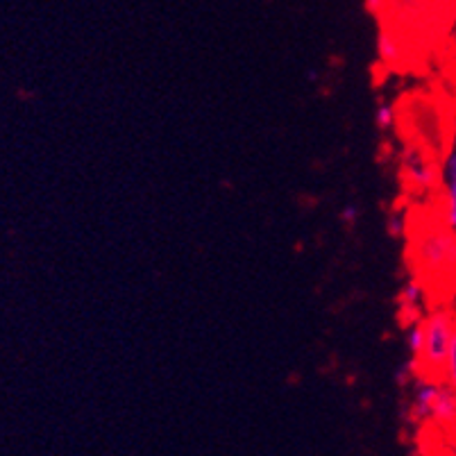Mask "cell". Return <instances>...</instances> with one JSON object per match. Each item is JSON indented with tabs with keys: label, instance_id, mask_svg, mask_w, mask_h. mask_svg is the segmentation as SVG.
I'll return each instance as SVG.
<instances>
[{
	"label": "cell",
	"instance_id": "2",
	"mask_svg": "<svg viewBox=\"0 0 456 456\" xmlns=\"http://www.w3.org/2000/svg\"><path fill=\"white\" fill-rule=\"evenodd\" d=\"M418 256L431 273H443L456 266V239L447 230L427 232L418 241Z\"/></svg>",
	"mask_w": 456,
	"mask_h": 456
},
{
	"label": "cell",
	"instance_id": "13",
	"mask_svg": "<svg viewBox=\"0 0 456 456\" xmlns=\"http://www.w3.org/2000/svg\"><path fill=\"white\" fill-rule=\"evenodd\" d=\"M356 218H359V209H356L354 205H347L346 209L341 211V221L346 223V225H354Z\"/></svg>",
	"mask_w": 456,
	"mask_h": 456
},
{
	"label": "cell",
	"instance_id": "5",
	"mask_svg": "<svg viewBox=\"0 0 456 456\" xmlns=\"http://www.w3.org/2000/svg\"><path fill=\"white\" fill-rule=\"evenodd\" d=\"M431 420L445 427L456 422V391L450 384H441V388H438L436 400L431 406Z\"/></svg>",
	"mask_w": 456,
	"mask_h": 456
},
{
	"label": "cell",
	"instance_id": "8",
	"mask_svg": "<svg viewBox=\"0 0 456 456\" xmlns=\"http://www.w3.org/2000/svg\"><path fill=\"white\" fill-rule=\"evenodd\" d=\"M406 347L413 356H422V350H425V322H413L406 330Z\"/></svg>",
	"mask_w": 456,
	"mask_h": 456
},
{
	"label": "cell",
	"instance_id": "3",
	"mask_svg": "<svg viewBox=\"0 0 456 456\" xmlns=\"http://www.w3.org/2000/svg\"><path fill=\"white\" fill-rule=\"evenodd\" d=\"M441 388V384L434 379H418L413 384L411 393V418L413 420L427 422L431 420V406L436 400V393Z\"/></svg>",
	"mask_w": 456,
	"mask_h": 456
},
{
	"label": "cell",
	"instance_id": "9",
	"mask_svg": "<svg viewBox=\"0 0 456 456\" xmlns=\"http://www.w3.org/2000/svg\"><path fill=\"white\" fill-rule=\"evenodd\" d=\"M377 45H379V57L381 60L387 61H397L400 60V45H397V41L393 39L391 35H379V41H377Z\"/></svg>",
	"mask_w": 456,
	"mask_h": 456
},
{
	"label": "cell",
	"instance_id": "1",
	"mask_svg": "<svg viewBox=\"0 0 456 456\" xmlns=\"http://www.w3.org/2000/svg\"><path fill=\"white\" fill-rule=\"evenodd\" d=\"M454 321L450 314H434L425 321V350H422V362L431 370H441L447 363V354H450L452 338H454Z\"/></svg>",
	"mask_w": 456,
	"mask_h": 456
},
{
	"label": "cell",
	"instance_id": "7",
	"mask_svg": "<svg viewBox=\"0 0 456 456\" xmlns=\"http://www.w3.org/2000/svg\"><path fill=\"white\" fill-rule=\"evenodd\" d=\"M422 300H425V289H422L420 281L411 280V281H406V284L402 286V291H400V305L404 306L406 311L418 309V306L422 305Z\"/></svg>",
	"mask_w": 456,
	"mask_h": 456
},
{
	"label": "cell",
	"instance_id": "12",
	"mask_svg": "<svg viewBox=\"0 0 456 456\" xmlns=\"http://www.w3.org/2000/svg\"><path fill=\"white\" fill-rule=\"evenodd\" d=\"M404 227H406V223L400 214H393L391 218H388V234L400 236L402 232H404Z\"/></svg>",
	"mask_w": 456,
	"mask_h": 456
},
{
	"label": "cell",
	"instance_id": "11",
	"mask_svg": "<svg viewBox=\"0 0 456 456\" xmlns=\"http://www.w3.org/2000/svg\"><path fill=\"white\" fill-rule=\"evenodd\" d=\"M445 377H447V384H450V387L456 391V330H454V338H452L450 354H447Z\"/></svg>",
	"mask_w": 456,
	"mask_h": 456
},
{
	"label": "cell",
	"instance_id": "6",
	"mask_svg": "<svg viewBox=\"0 0 456 456\" xmlns=\"http://www.w3.org/2000/svg\"><path fill=\"white\" fill-rule=\"evenodd\" d=\"M404 171L409 182H411L416 189H431V186L436 184V173H434L429 161L422 159L420 155H411V152H409V157H406L404 161Z\"/></svg>",
	"mask_w": 456,
	"mask_h": 456
},
{
	"label": "cell",
	"instance_id": "4",
	"mask_svg": "<svg viewBox=\"0 0 456 456\" xmlns=\"http://www.w3.org/2000/svg\"><path fill=\"white\" fill-rule=\"evenodd\" d=\"M443 191H445V223L456 232V148H452L443 164Z\"/></svg>",
	"mask_w": 456,
	"mask_h": 456
},
{
	"label": "cell",
	"instance_id": "10",
	"mask_svg": "<svg viewBox=\"0 0 456 456\" xmlns=\"http://www.w3.org/2000/svg\"><path fill=\"white\" fill-rule=\"evenodd\" d=\"M393 123H395V107L388 102H379L375 107V126L379 130H391Z\"/></svg>",
	"mask_w": 456,
	"mask_h": 456
}]
</instances>
